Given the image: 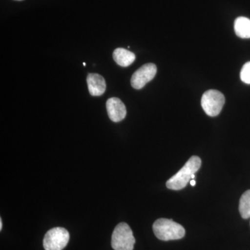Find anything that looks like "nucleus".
<instances>
[{
	"label": "nucleus",
	"mask_w": 250,
	"mask_h": 250,
	"mask_svg": "<svg viewBox=\"0 0 250 250\" xmlns=\"http://www.w3.org/2000/svg\"><path fill=\"white\" fill-rule=\"evenodd\" d=\"M239 212L243 219L250 218V190L245 192L240 199Z\"/></svg>",
	"instance_id": "9b49d317"
},
{
	"label": "nucleus",
	"mask_w": 250,
	"mask_h": 250,
	"mask_svg": "<svg viewBox=\"0 0 250 250\" xmlns=\"http://www.w3.org/2000/svg\"><path fill=\"white\" fill-rule=\"evenodd\" d=\"M86 82L92 96H100L104 93L106 88V82L101 75L96 73L88 74Z\"/></svg>",
	"instance_id": "6e6552de"
},
{
	"label": "nucleus",
	"mask_w": 250,
	"mask_h": 250,
	"mask_svg": "<svg viewBox=\"0 0 250 250\" xmlns=\"http://www.w3.org/2000/svg\"><path fill=\"white\" fill-rule=\"evenodd\" d=\"M235 33L241 39H250V20L246 17L236 18L234 22Z\"/></svg>",
	"instance_id": "9d476101"
},
{
	"label": "nucleus",
	"mask_w": 250,
	"mask_h": 250,
	"mask_svg": "<svg viewBox=\"0 0 250 250\" xmlns=\"http://www.w3.org/2000/svg\"><path fill=\"white\" fill-rule=\"evenodd\" d=\"M202 161L200 157L192 156L186 163L184 167L170 177L166 182V187L171 190H179L187 187L192 179V176L196 173L201 167Z\"/></svg>",
	"instance_id": "f257e3e1"
},
{
	"label": "nucleus",
	"mask_w": 250,
	"mask_h": 250,
	"mask_svg": "<svg viewBox=\"0 0 250 250\" xmlns=\"http://www.w3.org/2000/svg\"><path fill=\"white\" fill-rule=\"evenodd\" d=\"M225 103V96L218 90H207L202 97V107L208 116H218Z\"/></svg>",
	"instance_id": "20e7f679"
},
{
	"label": "nucleus",
	"mask_w": 250,
	"mask_h": 250,
	"mask_svg": "<svg viewBox=\"0 0 250 250\" xmlns=\"http://www.w3.org/2000/svg\"><path fill=\"white\" fill-rule=\"evenodd\" d=\"M136 240L126 223L118 224L112 234L111 246L114 250H133Z\"/></svg>",
	"instance_id": "7ed1b4c3"
},
{
	"label": "nucleus",
	"mask_w": 250,
	"mask_h": 250,
	"mask_svg": "<svg viewBox=\"0 0 250 250\" xmlns=\"http://www.w3.org/2000/svg\"><path fill=\"white\" fill-rule=\"evenodd\" d=\"M113 58L120 66L128 67L134 62L136 55L128 49L117 48L113 52Z\"/></svg>",
	"instance_id": "1a4fd4ad"
},
{
	"label": "nucleus",
	"mask_w": 250,
	"mask_h": 250,
	"mask_svg": "<svg viewBox=\"0 0 250 250\" xmlns=\"http://www.w3.org/2000/svg\"><path fill=\"white\" fill-rule=\"evenodd\" d=\"M241 80L247 84H250V62H246L241 71Z\"/></svg>",
	"instance_id": "f8f14e48"
},
{
	"label": "nucleus",
	"mask_w": 250,
	"mask_h": 250,
	"mask_svg": "<svg viewBox=\"0 0 250 250\" xmlns=\"http://www.w3.org/2000/svg\"><path fill=\"white\" fill-rule=\"evenodd\" d=\"M16 1H22V0H16Z\"/></svg>",
	"instance_id": "dca6fc26"
},
{
	"label": "nucleus",
	"mask_w": 250,
	"mask_h": 250,
	"mask_svg": "<svg viewBox=\"0 0 250 250\" xmlns=\"http://www.w3.org/2000/svg\"><path fill=\"white\" fill-rule=\"evenodd\" d=\"M153 231L161 241H168L184 238L186 231L182 225L171 219L160 218L153 225Z\"/></svg>",
	"instance_id": "f03ea898"
},
{
	"label": "nucleus",
	"mask_w": 250,
	"mask_h": 250,
	"mask_svg": "<svg viewBox=\"0 0 250 250\" xmlns=\"http://www.w3.org/2000/svg\"><path fill=\"white\" fill-rule=\"evenodd\" d=\"M108 116L111 121L118 123L124 120L126 115L125 105L119 98H112L106 102Z\"/></svg>",
	"instance_id": "0eeeda50"
},
{
	"label": "nucleus",
	"mask_w": 250,
	"mask_h": 250,
	"mask_svg": "<svg viewBox=\"0 0 250 250\" xmlns=\"http://www.w3.org/2000/svg\"><path fill=\"white\" fill-rule=\"evenodd\" d=\"M157 67L155 64L147 63L140 67L133 74L131 84L135 89H141L155 77Z\"/></svg>",
	"instance_id": "423d86ee"
},
{
	"label": "nucleus",
	"mask_w": 250,
	"mask_h": 250,
	"mask_svg": "<svg viewBox=\"0 0 250 250\" xmlns=\"http://www.w3.org/2000/svg\"><path fill=\"white\" fill-rule=\"evenodd\" d=\"M190 185H191L192 187H195V181L194 180V179H192V180H190Z\"/></svg>",
	"instance_id": "ddd939ff"
},
{
	"label": "nucleus",
	"mask_w": 250,
	"mask_h": 250,
	"mask_svg": "<svg viewBox=\"0 0 250 250\" xmlns=\"http://www.w3.org/2000/svg\"><path fill=\"white\" fill-rule=\"evenodd\" d=\"M1 229H2V220L0 219V230H1Z\"/></svg>",
	"instance_id": "4468645a"
},
{
	"label": "nucleus",
	"mask_w": 250,
	"mask_h": 250,
	"mask_svg": "<svg viewBox=\"0 0 250 250\" xmlns=\"http://www.w3.org/2000/svg\"><path fill=\"white\" fill-rule=\"evenodd\" d=\"M70 240V233L62 228L49 229L44 237L43 247L45 250H62Z\"/></svg>",
	"instance_id": "39448f33"
},
{
	"label": "nucleus",
	"mask_w": 250,
	"mask_h": 250,
	"mask_svg": "<svg viewBox=\"0 0 250 250\" xmlns=\"http://www.w3.org/2000/svg\"><path fill=\"white\" fill-rule=\"evenodd\" d=\"M83 65H84V66H85V65H86V64H85V62H83Z\"/></svg>",
	"instance_id": "2eb2a0df"
}]
</instances>
